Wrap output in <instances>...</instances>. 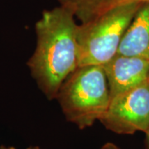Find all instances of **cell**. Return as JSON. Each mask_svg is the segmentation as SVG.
Wrapping results in <instances>:
<instances>
[{"label":"cell","instance_id":"cell-5","mask_svg":"<svg viewBox=\"0 0 149 149\" xmlns=\"http://www.w3.org/2000/svg\"><path fill=\"white\" fill-rule=\"evenodd\" d=\"M103 67L108 80L111 99L148 80L149 60L117 54Z\"/></svg>","mask_w":149,"mask_h":149},{"label":"cell","instance_id":"cell-9","mask_svg":"<svg viewBox=\"0 0 149 149\" xmlns=\"http://www.w3.org/2000/svg\"><path fill=\"white\" fill-rule=\"evenodd\" d=\"M146 139H145V148L149 149V128L148 130L145 133Z\"/></svg>","mask_w":149,"mask_h":149},{"label":"cell","instance_id":"cell-2","mask_svg":"<svg viewBox=\"0 0 149 149\" xmlns=\"http://www.w3.org/2000/svg\"><path fill=\"white\" fill-rule=\"evenodd\" d=\"M68 122L80 129L100 121L110 102V92L103 65L78 66L67 76L56 98Z\"/></svg>","mask_w":149,"mask_h":149},{"label":"cell","instance_id":"cell-4","mask_svg":"<svg viewBox=\"0 0 149 149\" xmlns=\"http://www.w3.org/2000/svg\"><path fill=\"white\" fill-rule=\"evenodd\" d=\"M100 122L117 134L146 133L149 128L148 80L111 98Z\"/></svg>","mask_w":149,"mask_h":149},{"label":"cell","instance_id":"cell-11","mask_svg":"<svg viewBox=\"0 0 149 149\" xmlns=\"http://www.w3.org/2000/svg\"><path fill=\"white\" fill-rule=\"evenodd\" d=\"M26 149H44V148H41V147H39V146H31V147H28V148Z\"/></svg>","mask_w":149,"mask_h":149},{"label":"cell","instance_id":"cell-3","mask_svg":"<svg viewBox=\"0 0 149 149\" xmlns=\"http://www.w3.org/2000/svg\"><path fill=\"white\" fill-rule=\"evenodd\" d=\"M142 4L113 8L80 23L77 32L79 66L104 65L118 54L123 35Z\"/></svg>","mask_w":149,"mask_h":149},{"label":"cell","instance_id":"cell-10","mask_svg":"<svg viewBox=\"0 0 149 149\" xmlns=\"http://www.w3.org/2000/svg\"><path fill=\"white\" fill-rule=\"evenodd\" d=\"M0 149H16L14 147H11V146H4V145H1Z\"/></svg>","mask_w":149,"mask_h":149},{"label":"cell","instance_id":"cell-6","mask_svg":"<svg viewBox=\"0 0 149 149\" xmlns=\"http://www.w3.org/2000/svg\"><path fill=\"white\" fill-rule=\"evenodd\" d=\"M118 54L149 60V3L142 4L123 35Z\"/></svg>","mask_w":149,"mask_h":149},{"label":"cell","instance_id":"cell-1","mask_svg":"<svg viewBox=\"0 0 149 149\" xmlns=\"http://www.w3.org/2000/svg\"><path fill=\"white\" fill-rule=\"evenodd\" d=\"M74 13L62 5L42 12L35 24L37 44L27 61L32 77L48 100H56L61 84L79 66Z\"/></svg>","mask_w":149,"mask_h":149},{"label":"cell","instance_id":"cell-7","mask_svg":"<svg viewBox=\"0 0 149 149\" xmlns=\"http://www.w3.org/2000/svg\"><path fill=\"white\" fill-rule=\"evenodd\" d=\"M74 13L80 23L86 22L113 8L127 4H143L149 0H56Z\"/></svg>","mask_w":149,"mask_h":149},{"label":"cell","instance_id":"cell-8","mask_svg":"<svg viewBox=\"0 0 149 149\" xmlns=\"http://www.w3.org/2000/svg\"><path fill=\"white\" fill-rule=\"evenodd\" d=\"M100 149H121L118 146L113 143H104Z\"/></svg>","mask_w":149,"mask_h":149},{"label":"cell","instance_id":"cell-12","mask_svg":"<svg viewBox=\"0 0 149 149\" xmlns=\"http://www.w3.org/2000/svg\"><path fill=\"white\" fill-rule=\"evenodd\" d=\"M148 82H149V72H148Z\"/></svg>","mask_w":149,"mask_h":149}]
</instances>
